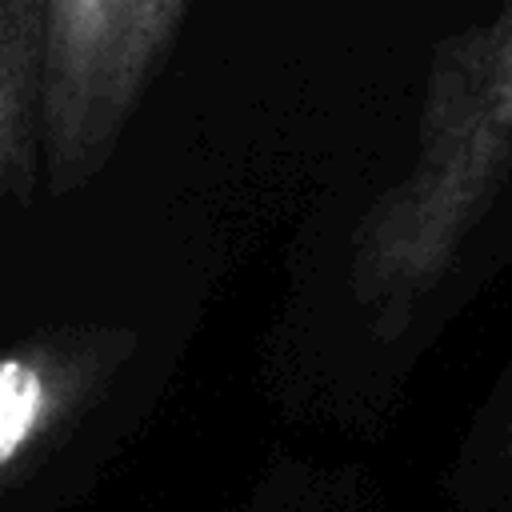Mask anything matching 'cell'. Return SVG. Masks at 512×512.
Segmentation results:
<instances>
[{
  "label": "cell",
  "instance_id": "obj_1",
  "mask_svg": "<svg viewBox=\"0 0 512 512\" xmlns=\"http://www.w3.org/2000/svg\"><path fill=\"white\" fill-rule=\"evenodd\" d=\"M512 172V0L436 44L416 120V156L356 232L360 284L376 296L428 292L484 224Z\"/></svg>",
  "mask_w": 512,
  "mask_h": 512
},
{
  "label": "cell",
  "instance_id": "obj_3",
  "mask_svg": "<svg viewBox=\"0 0 512 512\" xmlns=\"http://www.w3.org/2000/svg\"><path fill=\"white\" fill-rule=\"evenodd\" d=\"M44 0H0V200H28L40 180Z\"/></svg>",
  "mask_w": 512,
  "mask_h": 512
},
{
  "label": "cell",
  "instance_id": "obj_4",
  "mask_svg": "<svg viewBox=\"0 0 512 512\" xmlns=\"http://www.w3.org/2000/svg\"><path fill=\"white\" fill-rule=\"evenodd\" d=\"M40 404H44L40 372L28 368L24 360H4L0 364V460H8L16 444L28 436Z\"/></svg>",
  "mask_w": 512,
  "mask_h": 512
},
{
  "label": "cell",
  "instance_id": "obj_5",
  "mask_svg": "<svg viewBox=\"0 0 512 512\" xmlns=\"http://www.w3.org/2000/svg\"><path fill=\"white\" fill-rule=\"evenodd\" d=\"M508 448H512V416H508Z\"/></svg>",
  "mask_w": 512,
  "mask_h": 512
},
{
  "label": "cell",
  "instance_id": "obj_2",
  "mask_svg": "<svg viewBox=\"0 0 512 512\" xmlns=\"http://www.w3.org/2000/svg\"><path fill=\"white\" fill-rule=\"evenodd\" d=\"M192 0H44L40 180L72 196L96 180L160 76Z\"/></svg>",
  "mask_w": 512,
  "mask_h": 512
}]
</instances>
